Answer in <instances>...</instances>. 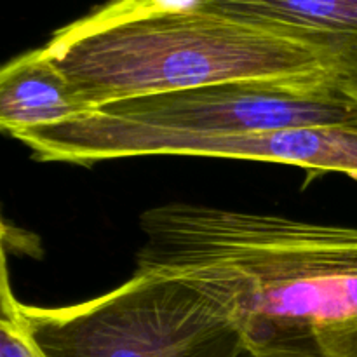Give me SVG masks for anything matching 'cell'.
<instances>
[{
    "label": "cell",
    "instance_id": "cell-7",
    "mask_svg": "<svg viewBox=\"0 0 357 357\" xmlns=\"http://www.w3.org/2000/svg\"><path fill=\"white\" fill-rule=\"evenodd\" d=\"M0 357H45L35 344L31 331L24 319L20 300L14 295L9 282L6 257L2 260V286H0Z\"/></svg>",
    "mask_w": 357,
    "mask_h": 357
},
{
    "label": "cell",
    "instance_id": "cell-6",
    "mask_svg": "<svg viewBox=\"0 0 357 357\" xmlns=\"http://www.w3.org/2000/svg\"><path fill=\"white\" fill-rule=\"evenodd\" d=\"M84 112L79 94L42 47L10 59L0 72V128L6 135L59 124Z\"/></svg>",
    "mask_w": 357,
    "mask_h": 357
},
{
    "label": "cell",
    "instance_id": "cell-2",
    "mask_svg": "<svg viewBox=\"0 0 357 357\" xmlns=\"http://www.w3.org/2000/svg\"><path fill=\"white\" fill-rule=\"evenodd\" d=\"M87 110L229 82L333 89L319 56L258 24L155 0H110L42 45Z\"/></svg>",
    "mask_w": 357,
    "mask_h": 357
},
{
    "label": "cell",
    "instance_id": "cell-1",
    "mask_svg": "<svg viewBox=\"0 0 357 357\" xmlns=\"http://www.w3.org/2000/svg\"><path fill=\"white\" fill-rule=\"evenodd\" d=\"M139 229L136 271L199 293L251 357H357V227L169 202Z\"/></svg>",
    "mask_w": 357,
    "mask_h": 357
},
{
    "label": "cell",
    "instance_id": "cell-3",
    "mask_svg": "<svg viewBox=\"0 0 357 357\" xmlns=\"http://www.w3.org/2000/svg\"><path fill=\"white\" fill-rule=\"evenodd\" d=\"M331 126H357V105L338 91L229 82L105 105L10 138L42 162L91 166L128 159L132 146L153 138Z\"/></svg>",
    "mask_w": 357,
    "mask_h": 357
},
{
    "label": "cell",
    "instance_id": "cell-8",
    "mask_svg": "<svg viewBox=\"0 0 357 357\" xmlns=\"http://www.w3.org/2000/svg\"><path fill=\"white\" fill-rule=\"evenodd\" d=\"M241 357H251V356H250V354H248V352H246V351H244V352H243V354H241Z\"/></svg>",
    "mask_w": 357,
    "mask_h": 357
},
{
    "label": "cell",
    "instance_id": "cell-4",
    "mask_svg": "<svg viewBox=\"0 0 357 357\" xmlns=\"http://www.w3.org/2000/svg\"><path fill=\"white\" fill-rule=\"evenodd\" d=\"M45 357H241L236 328L199 293L173 279L135 274L65 307L21 303Z\"/></svg>",
    "mask_w": 357,
    "mask_h": 357
},
{
    "label": "cell",
    "instance_id": "cell-5",
    "mask_svg": "<svg viewBox=\"0 0 357 357\" xmlns=\"http://www.w3.org/2000/svg\"><path fill=\"white\" fill-rule=\"evenodd\" d=\"M225 14L312 49L335 91L357 105V0H201Z\"/></svg>",
    "mask_w": 357,
    "mask_h": 357
}]
</instances>
